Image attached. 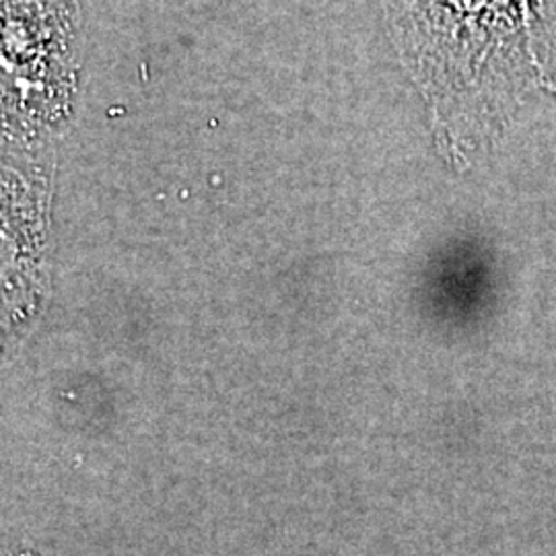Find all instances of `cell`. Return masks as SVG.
Masks as SVG:
<instances>
[{"mask_svg":"<svg viewBox=\"0 0 556 556\" xmlns=\"http://www.w3.org/2000/svg\"><path fill=\"white\" fill-rule=\"evenodd\" d=\"M392 17L456 157L497 142L556 71V0H392Z\"/></svg>","mask_w":556,"mask_h":556,"instance_id":"obj_1","label":"cell"},{"mask_svg":"<svg viewBox=\"0 0 556 556\" xmlns=\"http://www.w3.org/2000/svg\"><path fill=\"white\" fill-rule=\"evenodd\" d=\"M544 91H548V93H553V96H556V83L555 80H546L544 83Z\"/></svg>","mask_w":556,"mask_h":556,"instance_id":"obj_2","label":"cell"}]
</instances>
